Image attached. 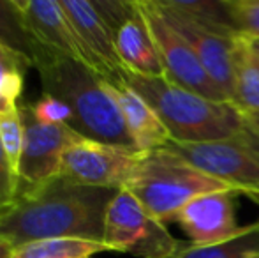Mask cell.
<instances>
[{
  "label": "cell",
  "mask_w": 259,
  "mask_h": 258,
  "mask_svg": "<svg viewBox=\"0 0 259 258\" xmlns=\"http://www.w3.org/2000/svg\"><path fill=\"white\" fill-rule=\"evenodd\" d=\"M108 89L113 94L122 112L127 133L138 152H152L166 147L171 141V134L157 112L133 87L125 82H108Z\"/></svg>",
  "instance_id": "14"
},
{
  "label": "cell",
  "mask_w": 259,
  "mask_h": 258,
  "mask_svg": "<svg viewBox=\"0 0 259 258\" xmlns=\"http://www.w3.org/2000/svg\"><path fill=\"white\" fill-rule=\"evenodd\" d=\"M16 184L11 179L9 173L0 172V212L13 202L14 195H16Z\"/></svg>",
  "instance_id": "24"
},
{
  "label": "cell",
  "mask_w": 259,
  "mask_h": 258,
  "mask_svg": "<svg viewBox=\"0 0 259 258\" xmlns=\"http://www.w3.org/2000/svg\"><path fill=\"white\" fill-rule=\"evenodd\" d=\"M233 104L243 115L259 112V59L238 35L235 50V96Z\"/></svg>",
  "instance_id": "18"
},
{
  "label": "cell",
  "mask_w": 259,
  "mask_h": 258,
  "mask_svg": "<svg viewBox=\"0 0 259 258\" xmlns=\"http://www.w3.org/2000/svg\"><path fill=\"white\" fill-rule=\"evenodd\" d=\"M123 82L133 87L157 112L171 134V141L222 140L247 126L245 115L231 101H213L175 85L167 78H143L127 72Z\"/></svg>",
  "instance_id": "3"
},
{
  "label": "cell",
  "mask_w": 259,
  "mask_h": 258,
  "mask_svg": "<svg viewBox=\"0 0 259 258\" xmlns=\"http://www.w3.org/2000/svg\"><path fill=\"white\" fill-rule=\"evenodd\" d=\"M62 6L79 39L85 65L94 69L106 82H123L127 71L116 53L115 35L96 9L94 2L62 0Z\"/></svg>",
  "instance_id": "12"
},
{
  "label": "cell",
  "mask_w": 259,
  "mask_h": 258,
  "mask_svg": "<svg viewBox=\"0 0 259 258\" xmlns=\"http://www.w3.org/2000/svg\"><path fill=\"white\" fill-rule=\"evenodd\" d=\"M103 242L138 258H171L184 248L127 190H120L106 210Z\"/></svg>",
  "instance_id": "6"
},
{
  "label": "cell",
  "mask_w": 259,
  "mask_h": 258,
  "mask_svg": "<svg viewBox=\"0 0 259 258\" xmlns=\"http://www.w3.org/2000/svg\"><path fill=\"white\" fill-rule=\"evenodd\" d=\"M136 4L155 43L160 64L164 67V78L208 99L229 101L210 78L189 43L167 23L155 0H136Z\"/></svg>",
  "instance_id": "7"
},
{
  "label": "cell",
  "mask_w": 259,
  "mask_h": 258,
  "mask_svg": "<svg viewBox=\"0 0 259 258\" xmlns=\"http://www.w3.org/2000/svg\"><path fill=\"white\" fill-rule=\"evenodd\" d=\"M14 248L6 241V239H0V258H13Z\"/></svg>",
  "instance_id": "26"
},
{
  "label": "cell",
  "mask_w": 259,
  "mask_h": 258,
  "mask_svg": "<svg viewBox=\"0 0 259 258\" xmlns=\"http://www.w3.org/2000/svg\"><path fill=\"white\" fill-rule=\"evenodd\" d=\"M233 27L240 35L259 38V0H226Z\"/></svg>",
  "instance_id": "22"
},
{
  "label": "cell",
  "mask_w": 259,
  "mask_h": 258,
  "mask_svg": "<svg viewBox=\"0 0 259 258\" xmlns=\"http://www.w3.org/2000/svg\"><path fill=\"white\" fill-rule=\"evenodd\" d=\"M111 251L108 244L89 239H42L16 246L13 258H92L97 253Z\"/></svg>",
  "instance_id": "17"
},
{
  "label": "cell",
  "mask_w": 259,
  "mask_h": 258,
  "mask_svg": "<svg viewBox=\"0 0 259 258\" xmlns=\"http://www.w3.org/2000/svg\"><path fill=\"white\" fill-rule=\"evenodd\" d=\"M23 122H21L20 106L0 110V141L6 152L9 173L18 188L20 177V161L23 154ZM18 191V190H16Z\"/></svg>",
  "instance_id": "20"
},
{
  "label": "cell",
  "mask_w": 259,
  "mask_h": 258,
  "mask_svg": "<svg viewBox=\"0 0 259 258\" xmlns=\"http://www.w3.org/2000/svg\"><path fill=\"white\" fill-rule=\"evenodd\" d=\"M166 147L240 195L259 198V133L249 124L222 140L198 143L169 141Z\"/></svg>",
  "instance_id": "5"
},
{
  "label": "cell",
  "mask_w": 259,
  "mask_h": 258,
  "mask_svg": "<svg viewBox=\"0 0 259 258\" xmlns=\"http://www.w3.org/2000/svg\"><path fill=\"white\" fill-rule=\"evenodd\" d=\"M20 115L25 136L18 186H34L60 175L64 152L79 134L67 126H45L37 122L30 104H20Z\"/></svg>",
  "instance_id": "9"
},
{
  "label": "cell",
  "mask_w": 259,
  "mask_h": 258,
  "mask_svg": "<svg viewBox=\"0 0 259 258\" xmlns=\"http://www.w3.org/2000/svg\"><path fill=\"white\" fill-rule=\"evenodd\" d=\"M0 46L25 67H37L50 57L32 35L16 0H0Z\"/></svg>",
  "instance_id": "16"
},
{
  "label": "cell",
  "mask_w": 259,
  "mask_h": 258,
  "mask_svg": "<svg viewBox=\"0 0 259 258\" xmlns=\"http://www.w3.org/2000/svg\"><path fill=\"white\" fill-rule=\"evenodd\" d=\"M35 69L42 94L62 101L71 110L69 128L74 133L89 140L134 149L108 82L94 69L78 60L53 55L46 57Z\"/></svg>",
  "instance_id": "2"
},
{
  "label": "cell",
  "mask_w": 259,
  "mask_h": 258,
  "mask_svg": "<svg viewBox=\"0 0 259 258\" xmlns=\"http://www.w3.org/2000/svg\"><path fill=\"white\" fill-rule=\"evenodd\" d=\"M240 38H242L243 45L249 48V52L259 59V38H249V35H240Z\"/></svg>",
  "instance_id": "25"
},
{
  "label": "cell",
  "mask_w": 259,
  "mask_h": 258,
  "mask_svg": "<svg viewBox=\"0 0 259 258\" xmlns=\"http://www.w3.org/2000/svg\"><path fill=\"white\" fill-rule=\"evenodd\" d=\"M171 258H259V221L245 225L242 234L229 241L203 248L185 246Z\"/></svg>",
  "instance_id": "19"
},
{
  "label": "cell",
  "mask_w": 259,
  "mask_h": 258,
  "mask_svg": "<svg viewBox=\"0 0 259 258\" xmlns=\"http://www.w3.org/2000/svg\"><path fill=\"white\" fill-rule=\"evenodd\" d=\"M116 193L62 175L34 186H18L13 202L0 212V239L13 248L62 237L103 242L106 210Z\"/></svg>",
  "instance_id": "1"
},
{
  "label": "cell",
  "mask_w": 259,
  "mask_h": 258,
  "mask_svg": "<svg viewBox=\"0 0 259 258\" xmlns=\"http://www.w3.org/2000/svg\"><path fill=\"white\" fill-rule=\"evenodd\" d=\"M125 190L152 216L166 223L177 219L180 210L198 196L231 188L203 173L169 147H162L141 156Z\"/></svg>",
  "instance_id": "4"
},
{
  "label": "cell",
  "mask_w": 259,
  "mask_h": 258,
  "mask_svg": "<svg viewBox=\"0 0 259 258\" xmlns=\"http://www.w3.org/2000/svg\"><path fill=\"white\" fill-rule=\"evenodd\" d=\"M245 121H247V124H249L250 128L256 129L257 133H259V112H256V114L245 115Z\"/></svg>",
  "instance_id": "27"
},
{
  "label": "cell",
  "mask_w": 259,
  "mask_h": 258,
  "mask_svg": "<svg viewBox=\"0 0 259 258\" xmlns=\"http://www.w3.org/2000/svg\"><path fill=\"white\" fill-rule=\"evenodd\" d=\"M238 191H215L201 195L180 210L177 223L185 232L194 248L219 244L243 232L236 221V196Z\"/></svg>",
  "instance_id": "11"
},
{
  "label": "cell",
  "mask_w": 259,
  "mask_h": 258,
  "mask_svg": "<svg viewBox=\"0 0 259 258\" xmlns=\"http://www.w3.org/2000/svg\"><path fill=\"white\" fill-rule=\"evenodd\" d=\"M143 152L103 141L76 138L64 152L60 175L83 186L125 190Z\"/></svg>",
  "instance_id": "8"
},
{
  "label": "cell",
  "mask_w": 259,
  "mask_h": 258,
  "mask_svg": "<svg viewBox=\"0 0 259 258\" xmlns=\"http://www.w3.org/2000/svg\"><path fill=\"white\" fill-rule=\"evenodd\" d=\"M23 67L20 60L0 46V110L20 106L18 101L23 94Z\"/></svg>",
  "instance_id": "21"
},
{
  "label": "cell",
  "mask_w": 259,
  "mask_h": 258,
  "mask_svg": "<svg viewBox=\"0 0 259 258\" xmlns=\"http://www.w3.org/2000/svg\"><path fill=\"white\" fill-rule=\"evenodd\" d=\"M115 46L118 59L129 75L143 78H162L164 67L160 64L155 43L148 30L143 14L134 0V11L120 25L115 34Z\"/></svg>",
  "instance_id": "15"
},
{
  "label": "cell",
  "mask_w": 259,
  "mask_h": 258,
  "mask_svg": "<svg viewBox=\"0 0 259 258\" xmlns=\"http://www.w3.org/2000/svg\"><path fill=\"white\" fill-rule=\"evenodd\" d=\"M0 172L9 173V165H7V158H6V152H4L2 141H0ZM9 175H11V173H9ZM11 179H13V177H11Z\"/></svg>",
  "instance_id": "28"
},
{
  "label": "cell",
  "mask_w": 259,
  "mask_h": 258,
  "mask_svg": "<svg viewBox=\"0 0 259 258\" xmlns=\"http://www.w3.org/2000/svg\"><path fill=\"white\" fill-rule=\"evenodd\" d=\"M35 41L46 53L85 64L76 30L62 0H16Z\"/></svg>",
  "instance_id": "13"
},
{
  "label": "cell",
  "mask_w": 259,
  "mask_h": 258,
  "mask_svg": "<svg viewBox=\"0 0 259 258\" xmlns=\"http://www.w3.org/2000/svg\"><path fill=\"white\" fill-rule=\"evenodd\" d=\"M157 7L167 23L189 43L198 59L201 60L203 67L213 80V83L224 92V96L233 103L235 96V50L236 38L222 35L203 25L192 21L191 18L184 16L178 11L171 9L164 0H155Z\"/></svg>",
  "instance_id": "10"
},
{
  "label": "cell",
  "mask_w": 259,
  "mask_h": 258,
  "mask_svg": "<svg viewBox=\"0 0 259 258\" xmlns=\"http://www.w3.org/2000/svg\"><path fill=\"white\" fill-rule=\"evenodd\" d=\"M30 110L37 122L45 126H67L72 121V114L62 101L55 99L52 96L42 94L41 99L30 103Z\"/></svg>",
  "instance_id": "23"
}]
</instances>
